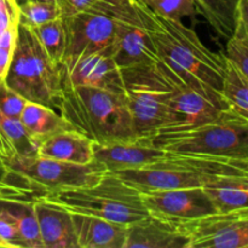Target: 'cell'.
I'll use <instances>...</instances> for the list:
<instances>
[{"label":"cell","mask_w":248,"mask_h":248,"mask_svg":"<svg viewBox=\"0 0 248 248\" xmlns=\"http://www.w3.org/2000/svg\"><path fill=\"white\" fill-rule=\"evenodd\" d=\"M78 248H125L127 225L70 212Z\"/></svg>","instance_id":"ac0fdd59"},{"label":"cell","mask_w":248,"mask_h":248,"mask_svg":"<svg viewBox=\"0 0 248 248\" xmlns=\"http://www.w3.org/2000/svg\"><path fill=\"white\" fill-rule=\"evenodd\" d=\"M36 200V199H35ZM28 199H0V205L16 220L26 248H44L34 201Z\"/></svg>","instance_id":"7402d4cb"},{"label":"cell","mask_w":248,"mask_h":248,"mask_svg":"<svg viewBox=\"0 0 248 248\" xmlns=\"http://www.w3.org/2000/svg\"><path fill=\"white\" fill-rule=\"evenodd\" d=\"M222 96L228 109L248 120V78L227 57Z\"/></svg>","instance_id":"cb8c5ba5"},{"label":"cell","mask_w":248,"mask_h":248,"mask_svg":"<svg viewBox=\"0 0 248 248\" xmlns=\"http://www.w3.org/2000/svg\"><path fill=\"white\" fill-rule=\"evenodd\" d=\"M189 248H248V207L179 223Z\"/></svg>","instance_id":"30bf717a"},{"label":"cell","mask_w":248,"mask_h":248,"mask_svg":"<svg viewBox=\"0 0 248 248\" xmlns=\"http://www.w3.org/2000/svg\"><path fill=\"white\" fill-rule=\"evenodd\" d=\"M60 17L61 10L57 2L27 1L19 6L18 22L29 28H35Z\"/></svg>","instance_id":"4316f807"},{"label":"cell","mask_w":248,"mask_h":248,"mask_svg":"<svg viewBox=\"0 0 248 248\" xmlns=\"http://www.w3.org/2000/svg\"><path fill=\"white\" fill-rule=\"evenodd\" d=\"M140 198L150 215L178 223L218 212L203 188L147 190L140 191Z\"/></svg>","instance_id":"8fae6325"},{"label":"cell","mask_w":248,"mask_h":248,"mask_svg":"<svg viewBox=\"0 0 248 248\" xmlns=\"http://www.w3.org/2000/svg\"><path fill=\"white\" fill-rule=\"evenodd\" d=\"M240 160L167 153L164 159L140 169L111 172L138 191L203 188L217 177L229 173Z\"/></svg>","instance_id":"5b68a950"},{"label":"cell","mask_w":248,"mask_h":248,"mask_svg":"<svg viewBox=\"0 0 248 248\" xmlns=\"http://www.w3.org/2000/svg\"><path fill=\"white\" fill-rule=\"evenodd\" d=\"M15 156V150L9 143V140L4 137L2 132L0 131V166L6 167V162Z\"/></svg>","instance_id":"d590c367"},{"label":"cell","mask_w":248,"mask_h":248,"mask_svg":"<svg viewBox=\"0 0 248 248\" xmlns=\"http://www.w3.org/2000/svg\"><path fill=\"white\" fill-rule=\"evenodd\" d=\"M121 70L125 97L138 138H147L174 125L172 89L157 62Z\"/></svg>","instance_id":"52a82bcc"},{"label":"cell","mask_w":248,"mask_h":248,"mask_svg":"<svg viewBox=\"0 0 248 248\" xmlns=\"http://www.w3.org/2000/svg\"><path fill=\"white\" fill-rule=\"evenodd\" d=\"M19 120L29 135L39 143L56 133L75 131L73 126L61 115V113H57L50 107L34 102H27Z\"/></svg>","instance_id":"44dd1931"},{"label":"cell","mask_w":248,"mask_h":248,"mask_svg":"<svg viewBox=\"0 0 248 248\" xmlns=\"http://www.w3.org/2000/svg\"><path fill=\"white\" fill-rule=\"evenodd\" d=\"M0 131L14 148L17 156H38L40 143L34 140L19 119L10 118L0 111Z\"/></svg>","instance_id":"d4e9b609"},{"label":"cell","mask_w":248,"mask_h":248,"mask_svg":"<svg viewBox=\"0 0 248 248\" xmlns=\"http://www.w3.org/2000/svg\"><path fill=\"white\" fill-rule=\"evenodd\" d=\"M0 237L7 248H26L16 220L0 205Z\"/></svg>","instance_id":"f1b7e54d"},{"label":"cell","mask_w":248,"mask_h":248,"mask_svg":"<svg viewBox=\"0 0 248 248\" xmlns=\"http://www.w3.org/2000/svg\"><path fill=\"white\" fill-rule=\"evenodd\" d=\"M93 144V140L78 131H63L40 143L38 156L86 165L94 161Z\"/></svg>","instance_id":"d6986e66"},{"label":"cell","mask_w":248,"mask_h":248,"mask_svg":"<svg viewBox=\"0 0 248 248\" xmlns=\"http://www.w3.org/2000/svg\"><path fill=\"white\" fill-rule=\"evenodd\" d=\"M58 113L75 131L97 144L140 140L125 94L90 86H74L61 77Z\"/></svg>","instance_id":"7a4b0ae2"},{"label":"cell","mask_w":248,"mask_h":248,"mask_svg":"<svg viewBox=\"0 0 248 248\" xmlns=\"http://www.w3.org/2000/svg\"><path fill=\"white\" fill-rule=\"evenodd\" d=\"M29 1H40V2H58V0H29Z\"/></svg>","instance_id":"74e56055"},{"label":"cell","mask_w":248,"mask_h":248,"mask_svg":"<svg viewBox=\"0 0 248 248\" xmlns=\"http://www.w3.org/2000/svg\"><path fill=\"white\" fill-rule=\"evenodd\" d=\"M189 248V239L178 222L154 215L131 223L125 248Z\"/></svg>","instance_id":"5bb4252c"},{"label":"cell","mask_w":248,"mask_h":248,"mask_svg":"<svg viewBox=\"0 0 248 248\" xmlns=\"http://www.w3.org/2000/svg\"><path fill=\"white\" fill-rule=\"evenodd\" d=\"M12 1H15L17 4V6H22L23 4H26L27 1H29V0H12Z\"/></svg>","instance_id":"8d00e7d4"},{"label":"cell","mask_w":248,"mask_h":248,"mask_svg":"<svg viewBox=\"0 0 248 248\" xmlns=\"http://www.w3.org/2000/svg\"><path fill=\"white\" fill-rule=\"evenodd\" d=\"M65 31V48L61 69H72L79 61L93 53L109 50L114 41L116 19L98 11H84L62 17Z\"/></svg>","instance_id":"9c48e42d"},{"label":"cell","mask_w":248,"mask_h":248,"mask_svg":"<svg viewBox=\"0 0 248 248\" xmlns=\"http://www.w3.org/2000/svg\"><path fill=\"white\" fill-rule=\"evenodd\" d=\"M31 29L48 57L60 64L65 48V31L62 17Z\"/></svg>","instance_id":"484cf974"},{"label":"cell","mask_w":248,"mask_h":248,"mask_svg":"<svg viewBox=\"0 0 248 248\" xmlns=\"http://www.w3.org/2000/svg\"><path fill=\"white\" fill-rule=\"evenodd\" d=\"M4 82L28 102L57 110L60 65L53 62L31 28L18 23L14 55Z\"/></svg>","instance_id":"8992f818"},{"label":"cell","mask_w":248,"mask_h":248,"mask_svg":"<svg viewBox=\"0 0 248 248\" xmlns=\"http://www.w3.org/2000/svg\"><path fill=\"white\" fill-rule=\"evenodd\" d=\"M61 77L74 86H90L125 94L123 75L110 48L82 58L70 70L61 69Z\"/></svg>","instance_id":"4fadbf2b"},{"label":"cell","mask_w":248,"mask_h":248,"mask_svg":"<svg viewBox=\"0 0 248 248\" xmlns=\"http://www.w3.org/2000/svg\"><path fill=\"white\" fill-rule=\"evenodd\" d=\"M0 247H4V248H7V246H6V244H5L4 241H2L1 240V237H0Z\"/></svg>","instance_id":"f35d334b"},{"label":"cell","mask_w":248,"mask_h":248,"mask_svg":"<svg viewBox=\"0 0 248 248\" xmlns=\"http://www.w3.org/2000/svg\"><path fill=\"white\" fill-rule=\"evenodd\" d=\"M199 12L222 38L234 34L239 0H195Z\"/></svg>","instance_id":"603a6c76"},{"label":"cell","mask_w":248,"mask_h":248,"mask_svg":"<svg viewBox=\"0 0 248 248\" xmlns=\"http://www.w3.org/2000/svg\"><path fill=\"white\" fill-rule=\"evenodd\" d=\"M43 198L69 212L96 216L125 225L149 215L140 191L111 172L92 186L51 191Z\"/></svg>","instance_id":"277c9868"},{"label":"cell","mask_w":248,"mask_h":248,"mask_svg":"<svg viewBox=\"0 0 248 248\" xmlns=\"http://www.w3.org/2000/svg\"><path fill=\"white\" fill-rule=\"evenodd\" d=\"M232 35L244 39L248 43V0H239L236 11V26Z\"/></svg>","instance_id":"e575fe53"},{"label":"cell","mask_w":248,"mask_h":248,"mask_svg":"<svg viewBox=\"0 0 248 248\" xmlns=\"http://www.w3.org/2000/svg\"><path fill=\"white\" fill-rule=\"evenodd\" d=\"M110 52L120 69L153 64L160 58L145 26L123 21H116Z\"/></svg>","instance_id":"9a60e30c"},{"label":"cell","mask_w":248,"mask_h":248,"mask_svg":"<svg viewBox=\"0 0 248 248\" xmlns=\"http://www.w3.org/2000/svg\"><path fill=\"white\" fill-rule=\"evenodd\" d=\"M140 140L173 154L248 159V120L230 109L202 125L164 131Z\"/></svg>","instance_id":"3957f363"},{"label":"cell","mask_w":248,"mask_h":248,"mask_svg":"<svg viewBox=\"0 0 248 248\" xmlns=\"http://www.w3.org/2000/svg\"><path fill=\"white\" fill-rule=\"evenodd\" d=\"M225 57L232 61L248 78V43L236 35H232L227 41Z\"/></svg>","instance_id":"4dcf8cb0"},{"label":"cell","mask_w":248,"mask_h":248,"mask_svg":"<svg viewBox=\"0 0 248 248\" xmlns=\"http://www.w3.org/2000/svg\"><path fill=\"white\" fill-rule=\"evenodd\" d=\"M19 7L12 0H0V35L19 23Z\"/></svg>","instance_id":"d6a6232c"},{"label":"cell","mask_w":248,"mask_h":248,"mask_svg":"<svg viewBox=\"0 0 248 248\" xmlns=\"http://www.w3.org/2000/svg\"><path fill=\"white\" fill-rule=\"evenodd\" d=\"M17 26L11 27L0 35V82L5 80L14 55L15 44L17 38Z\"/></svg>","instance_id":"1f68e13d"},{"label":"cell","mask_w":248,"mask_h":248,"mask_svg":"<svg viewBox=\"0 0 248 248\" xmlns=\"http://www.w3.org/2000/svg\"><path fill=\"white\" fill-rule=\"evenodd\" d=\"M0 199H31V194L12 186L7 169L0 166Z\"/></svg>","instance_id":"836d02e7"},{"label":"cell","mask_w":248,"mask_h":248,"mask_svg":"<svg viewBox=\"0 0 248 248\" xmlns=\"http://www.w3.org/2000/svg\"><path fill=\"white\" fill-rule=\"evenodd\" d=\"M11 178L18 186L43 198L45 194L62 189L96 184L107 173L98 161L86 165L58 161L40 156H12L6 162Z\"/></svg>","instance_id":"ba28073f"},{"label":"cell","mask_w":248,"mask_h":248,"mask_svg":"<svg viewBox=\"0 0 248 248\" xmlns=\"http://www.w3.org/2000/svg\"><path fill=\"white\" fill-rule=\"evenodd\" d=\"M27 102V99L7 87L4 81L0 82V111L4 115L19 119Z\"/></svg>","instance_id":"f546056e"},{"label":"cell","mask_w":248,"mask_h":248,"mask_svg":"<svg viewBox=\"0 0 248 248\" xmlns=\"http://www.w3.org/2000/svg\"><path fill=\"white\" fill-rule=\"evenodd\" d=\"M153 12L166 18L183 21L194 18L199 10L195 0H140Z\"/></svg>","instance_id":"83f0119b"},{"label":"cell","mask_w":248,"mask_h":248,"mask_svg":"<svg viewBox=\"0 0 248 248\" xmlns=\"http://www.w3.org/2000/svg\"><path fill=\"white\" fill-rule=\"evenodd\" d=\"M140 16L159 57L188 85L227 108L222 96L225 55L213 52L178 19L155 14L138 0Z\"/></svg>","instance_id":"6da1fadb"},{"label":"cell","mask_w":248,"mask_h":248,"mask_svg":"<svg viewBox=\"0 0 248 248\" xmlns=\"http://www.w3.org/2000/svg\"><path fill=\"white\" fill-rule=\"evenodd\" d=\"M242 164H244V166L248 170V159L247 160H242Z\"/></svg>","instance_id":"ab89813d"},{"label":"cell","mask_w":248,"mask_h":248,"mask_svg":"<svg viewBox=\"0 0 248 248\" xmlns=\"http://www.w3.org/2000/svg\"><path fill=\"white\" fill-rule=\"evenodd\" d=\"M160 64L164 72L166 73L167 79L173 89L171 103L172 110L176 118V123L173 126L165 128L160 132L195 127V126L202 125V124L219 118L223 111L227 110V108H223L222 106L201 93L199 90L186 84L161 58H160Z\"/></svg>","instance_id":"7c38bea8"},{"label":"cell","mask_w":248,"mask_h":248,"mask_svg":"<svg viewBox=\"0 0 248 248\" xmlns=\"http://www.w3.org/2000/svg\"><path fill=\"white\" fill-rule=\"evenodd\" d=\"M94 160L103 165L108 172L140 169L164 159L165 150L148 144L142 140L132 142L93 144Z\"/></svg>","instance_id":"2e32d148"},{"label":"cell","mask_w":248,"mask_h":248,"mask_svg":"<svg viewBox=\"0 0 248 248\" xmlns=\"http://www.w3.org/2000/svg\"><path fill=\"white\" fill-rule=\"evenodd\" d=\"M44 248H78L72 215L45 198L34 201Z\"/></svg>","instance_id":"e0dca14e"},{"label":"cell","mask_w":248,"mask_h":248,"mask_svg":"<svg viewBox=\"0 0 248 248\" xmlns=\"http://www.w3.org/2000/svg\"><path fill=\"white\" fill-rule=\"evenodd\" d=\"M218 212L248 207V170L240 165L203 186Z\"/></svg>","instance_id":"ffe728a7"}]
</instances>
